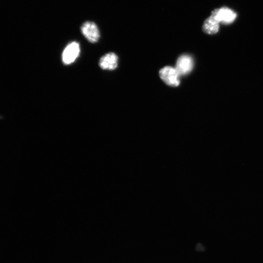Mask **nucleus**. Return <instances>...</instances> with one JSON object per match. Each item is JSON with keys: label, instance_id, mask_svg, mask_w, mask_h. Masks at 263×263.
Returning a JSON list of instances; mask_svg holds the SVG:
<instances>
[{"label": "nucleus", "instance_id": "obj_1", "mask_svg": "<svg viewBox=\"0 0 263 263\" xmlns=\"http://www.w3.org/2000/svg\"><path fill=\"white\" fill-rule=\"evenodd\" d=\"M212 15L220 23L228 25L233 23L237 18V14L227 7H222L214 9Z\"/></svg>", "mask_w": 263, "mask_h": 263}, {"label": "nucleus", "instance_id": "obj_2", "mask_svg": "<svg viewBox=\"0 0 263 263\" xmlns=\"http://www.w3.org/2000/svg\"><path fill=\"white\" fill-rule=\"evenodd\" d=\"M159 75L162 80L169 86L177 87L180 84V75L175 68L165 66L160 70Z\"/></svg>", "mask_w": 263, "mask_h": 263}, {"label": "nucleus", "instance_id": "obj_3", "mask_svg": "<svg viewBox=\"0 0 263 263\" xmlns=\"http://www.w3.org/2000/svg\"><path fill=\"white\" fill-rule=\"evenodd\" d=\"M83 35L90 42H96L100 38V33L96 24L93 21H86L81 26Z\"/></svg>", "mask_w": 263, "mask_h": 263}, {"label": "nucleus", "instance_id": "obj_4", "mask_svg": "<svg viewBox=\"0 0 263 263\" xmlns=\"http://www.w3.org/2000/svg\"><path fill=\"white\" fill-rule=\"evenodd\" d=\"M193 66L192 57L188 55L184 54L177 59L175 68L181 76L189 74L192 71Z\"/></svg>", "mask_w": 263, "mask_h": 263}, {"label": "nucleus", "instance_id": "obj_5", "mask_svg": "<svg viewBox=\"0 0 263 263\" xmlns=\"http://www.w3.org/2000/svg\"><path fill=\"white\" fill-rule=\"evenodd\" d=\"M79 52L78 43L73 41L69 43L62 53V59L63 63L67 65L73 63L78 56Z\"/></svg>", "mask_w": 263, "mask_h": 263}, {"label": "nucleus", "instance_id": "obj_6", "mask_svg": "<svg viewBox=\"0 0 263 263\" xmlns=\"http://www.w3.org/2000/svg\"><path fill=\"white\" fill-rule=\"evenodd\" d=\"M118 56L114 53H109L102 56L99 61V65L103 70H113L116 68Z\"/></svg>", "mask_w": 263, "mask_h": 263}, {"label": "nucleus", "instance_id": "obj_7", "mask_svg": "<svg viewBox=\"0 0 263 263\" xmlns=\"http://www.w3.org/2000/svg\"><path fill=\"white\" fill-rule=\"evenodd\" d=\"M219 26V21L211 15L204 21L203 30L206 34L213 35L218 32Z\"/></svg>", "mask_w": 263, "mask_h": 263}]
</instances>
